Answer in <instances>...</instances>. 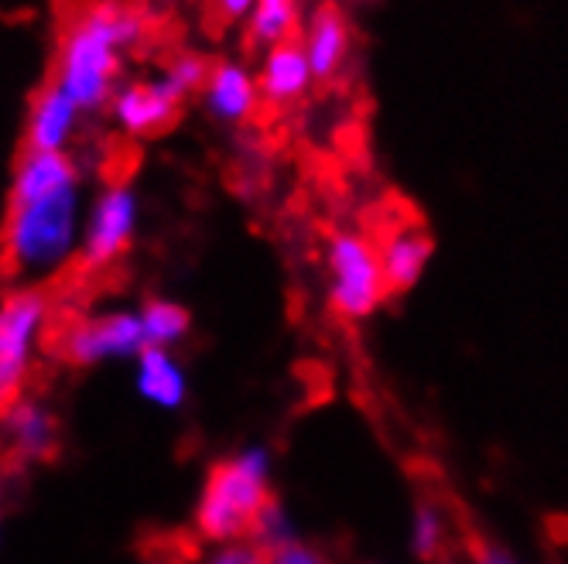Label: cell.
Masks as SVG:
<instances>
[{"mask_svg": "<svg viewBox=\"0 0 568 564\" xmlns=\"http://www.w3.org/2000/svg\"><path fill=\"white\" fill-rule=\"evenodd\" d=\"M0 421H4V434L11 441V449L28 462L49 459L59 445L55 414L49 411V404H42V400H34V397H21L14 408L0 414Z\"/></svg>", "mask_w": 568, "mask_h": 564, "instance_id": "4fadbf2b", "label": "cell"}, {"mask_svg": "<svg viewBox=\"0 0 568 564\" xmlns=\"http://www.w3.org/2000/svg\"><path fill=\"white\" fill-rule=\"evenodd\" d=\"M326 274L329 305L343 321H367L390 298L377 244L363 233H333L326 247Z\"/></svg>", "mask_w": 568, "mask_h": 564, "instance_id": "5b68a950", "label": "cell"}, {"mask_svg": "<svg viewBox=\"0 0 568 564\" xmlns=\"http://www.w3.org/2000/svg\"><path fill=\"white\" fill-rule=\"evenodd\" d=\"M466 554H469L473 564H524L510 547L497 544L494 537H483V534L466 537Z\"/></svg>", "mask_w": 568, "mask_h": 564, "instance_id": "7402d4cb", "label": "cell"}, {"mask_svg": "<svg viewBox=\"0 0 568 564\" xmlns=\"http://www.w3.org/2000/svg\"><path fill=\"white\" fill-rule=\"evenodd\" d=\"M298 24L295 0H257L251 14V42L254 45H281L288 42Z\"/></svg>", "mask_w": 568, "mask_h": 564, "instance_id": "ac0fdd59", "label": "cell"}, {"mask_svg": "<svg viewBox=\"0 0 568 564\" xmlns=\"http://www.w3.org/2000/svg\"><path fill=\"white\" fill-rule=\"evenodd\" d=\"M134 387L144 400H151L154 408H165V411L182 408L189 397V380H185L182 362L172 356V349H154V346H144L138 356Z\"/></svg>", "mask_w": 568, "mask_h": 564, "instance_id": "9a60e30c", "label": "cell"}, {"mask_svg": "<svg viewBox=\"0 0 568 564\" xmlns=\"http://www.w3.org/2000/svg\"><path fill=\"white\" fill-rule=\"evenodd\" d=\"M138 318H141L144 346H154V349H172V346L185 342V336L192 329L189 308H182L179 301H169V298H148L141 305Z\"/></svg>", "mask_w": 568, "mask_h": 564, "instance_id": "e0dca14e", "label": "cell"}, {"mask_svg": "<svg viewBox=\"0 0 568 564\" xmlns=\"http://www.w3.org/2000/svg\"><path fill=\"white\" fill-rule=\"evenodd\" d=\"M151 564H161V561H151Z\"/></svg>", "mask_w": 568, "mask_h": 564, "instance_id": "d4e9b609", "label": "cell"}, {"mask_svg": "<svg viewBox=\"0 0 568 564\" xmlns=\"http://www.w3.org/2000/svg\"><path fill=\"white\" fill-rule=\"evenodd\" d=\"M202 564H271L267 551H261L254 541H230V544H216Z\"/></svg>", "mask_w": 568, "mask_h": 564, "instance_id": "44dd1931", "label": "cell"}, {"mask_svg": "<svg viewBox=\"0 0 568 564\" xmlns=\"http://www.w3.org/2000/svg\"><path fill=\"white\" fill-rule=\"evenodd\" d=\"M271 455L261 445L240 449L230 459H220L195 503V531L213 541H247L261 510L271 503Z\"/></svg>", "mask_w": 568, "mask_h": 564, "instance_id": "3957f363", "label": "cell"}, {"mask_svg": "<svg viewBox=\"0 0 568 564\" xmlns=\"http://www.w3.org/2000/svg\"><path fill=\"white\" fill-rule=\"evenodd\" d=\"M254 4H257V0H213V11H216L220 21L233 24V21L251 18L254 14Z\"/></svg>", "mask_w": 568, "mask_h": 564, "instance_id": "cb8c5ba5", "label": "cell"}, {"mask_svg": "<svg viewBox=\"0 0 568 564\" xmlns=\"http://www.w3.org/2000/svg\"><path fill=\"white\" fill-rule=\"evenodd\" d=\"M210 69H213V65H210L206 59H202V55L185 52V55H179V59L169 62L165 75H161V83H165L179 100H185V96H192L195 90L206 86Z\"/></svg>", "mask_w": 568, "mask_h": 564, "instance_id": "d6986e66", "label": "cell"}, {"mask_svg": "<svg viewBox=\"0 0 568 564\" xmlns=\"http://www.w3.org/2000/svg\"><path fill=\"white\" fill-rule=\"evenodd\" d=\"M52 321V301L42 288L18 285L0 301V414L28 397V377Z\"/></svg>", "mask_w": 568, "mask_h": 564, "instance_id": "277c9868", "label": "cell"}, {"mask_svg": "<svg viewBox=\"0 0 568 564\" xmlns=\"http://www.w3.org/2000/svg\"><path fill=\"white\" fill-rule=\"evenodd\" d=\"M377 254H381L387 291L404 295L422 280V274H425V267H428V260L435 254V244H432V233L425 226L397 223L377 244Z\"/></svg>", "mask_w": 568, "mask_h": 564, "instance_id": "9c48e42d", "label": "cell"}, {"mask_svg": "<svg viewBox=\"0 0 568 564\" xmlns=\"http://www.w3.org/2000/svg\"><path fill=\"white\" fill-rule=\"evenodd\" d=\"M312 83H315V75H312L302 42L288 38V42L267 49L261 75H257L261 100H267L271 106H292L312 90Z\"/></svg>", "mask_w": 568, "mask_h": 564, "instance_id": "30bf717a", "label": "cell"}, {"mask_svg": "<svg viewBox=\"0 0 568 564\" xmlns=\"http://www.w3.org/2000/svg\"><path fill=\"white\" fill-rule=\"evenodd\" d=\"M349 45H353V38H349V21L343 18V11L333 4H322L312 14L305 28V42H302L315 83H333L349 59Z\"/></svg>", "mask_w": 568, "mask_h": 564, "instance_id": "8fae6325", "label": "cell"}, {"mask_svg": "<svg viewBox=\"0 0 568 564\" xmlns=\"http://www.w3.org/2000/svg\"><path fill=\"white\" fill-rule=\"evenodd\" d=\"M79 168L65 151H24L0 226V260L11 280H38L79 257L83 239Z\"/></svg>", "mask_w": 568, "mask_h": 564, "instance_id": "6da1fadb", "label": "cell"}, {"mask_svg": "<svg viewBox=\"0 0 568 564\" xmlns=\"http://www.w3.org/2000/svg\"><path fill=\"white\" fill-rule=\"evenodd\" d=\"M453 547L449 516L435 496H418L412 513V554L425 564H442Z\"/></svg>", "mask_w": 568, "mask_h": 564, "instance_id": "2e32d148", "label": "cell"}, {"mask_svg": "<svg viewBox=\"0 0 568 564\" xmlns=\"http://www.w3.org/2000/svg\"><path fill=\"white\" fill-rule=\"evenodd\" d=\"M267 561H271V564H333L318 547H312V544H305V541H298V537L288 541V544H281L277 551H271Z\"/></svg>", "mask_w": 568, "mask_h": 564, "instance_id": "603a6c76", "label": "cell"}, {"mask_svg": "<svg viewBox=\"0 0 568 564\" xmlns=\"http://www.w3.org/2000/svg\"><path fill=\"white\" fill-rule=\"evenodd\" d=\"M202 96H206V110L216 120H223V124H243V120L254 116L261 103L257 75H251V69H243L240 62H220L210 69Z\"/></svg>", "mask_w": 568, "mask_h": 564, "instance_id": "7c38bea8", "label": "cell"}, {"mask_svg": "<svg viewBox=\"0 0 568 564\" xmlns=\"http://www.w3.org/2000/svg\"><path fill=\"white\" fill-rule=\"evenodd\" d=\"M141 14L116 0H93L79 11L59 38L52 86L79 110L93 113L113 100V83L124 55L141 38Z\"/></svg>", "mask_w": 568, "mask_h": 564, "instance_id": "7a4b0ae2", "label": "cell"}, {"mask_svg": "<svg viewBox=\"0 0 568 564\" xmlns=\"http://www.w3.org/2000/svg\"><path fill=\"white\" fill-rule=\"evenodd\" d=\"M138 233V195L131 185H106L87 216L79 239V264L87 270H106L124 257Z\"/></svg>", "mask_w": 568, "mask_h": 564, "instance_id": "8992f818", "label": "cell"}, {"mask_svg": "<svg viewBox=\"0 0 568 564\" xmlns=\"http://www.w3.org/2000/svg\"><path fill=\"white\" fill-rule=\"evenodd\" d=\"M79 120V106L59 90L45 86L31 100L28 127H24V151H65Z\"/></svg>", "mask_w": 568, "mask_h": 564, "instance_id": "5bb4252c", "label": "cell"}, {"mask_svg": "<svg viewBox=\"0 0 568 564\" xmlns=\"http://www.w3.org/2000/svg\"><path fill=\"white\" fill-rule=\"evenodd\" d=\"M247 541H254L261 551H277L281 544H288V541H295V531H292V520H288V513H284V506L277 503V500H271L264 510H261V516H257V523H254V531H251V537Z\"/></svg>", "mask_w": 568, "mask_h": 564, "instance_id": "ffe728a7", "label": "cell"}, {"mask_svg": "<svg viewBox=\"0 0 568 564\" xmlns=\"http://www.w3.org/2000/svg\"><path fill=\"white\" fill-rule=\"evenodd\" d=\"M185 100H179L161 79H148V83H131L113 90L110 110L116 127L131 137H154L175 124V116Z\"/></svg>", "mask_w": 568, "mask_h": 564, "instance_id": "ba28073f", "label": "cell"}, {"mask_svg": "<svg viewBox=\"0 0 568 564\" xmlns=\"http://www.w3.org/2000/svg\"><path fill=\"white\" fill-rule=\"evenodd\" d=\"M144 349L138 311L116 308L72 321L59 339V352L72 367H100L110 359H138Z\"/></svg>", "mask_w": 568, "mask_h": 564, "instance_id": "52a82bcc", "label": "cell"}]
</instances>
